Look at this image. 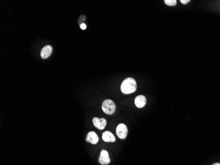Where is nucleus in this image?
I'll list each match as a JSON object with an SVG mask.
<instances>
[{"mask_svg":"<svg viewBox=\"0 0 220 165\" xmlns=\"http://www.w3.org/2000/svg\"><path fill=\"white\" fill-rule=\"evenodd\" d=\"M99 163L102 165H106L110 163V159L108 152L106 150H102L100 153V156L98 160Z\"/></svg>","mask_w":220,"mask_h":165,"instance_id":"20e7f679","label":"nucleus"},{"mask_svg":"<svg viewBox=\"0 0 220 165\" xmlns=\"http://www.w3.org/2000/svg\"><path fill=\"white\" fill-rule=\"evenodd\" d=\"M137 90V83L132 77L125 79L121 83V91L124 94H130Z\"/></svg>","mask_w":220,"mask_h":165,"instance_id":"f257e3e1","label":"nucleus"},{"mask_svg":"<svg viewBox=\"0 0 220 165\" xmlns=\"http://www.w3.org/2000/svg\"><path fill=\"white\" fill-rule=\"evenodd\" d=\"M52 47L50 45H47L44 46L40 52L41 57L43 59L48 58L51 55V52H52Z\"/></svg>","mask_w":220,"mask_h":165,"instance_id":"6e6552de","label":"nucleus"},{"mask_svg":"<svg viewBox=\"0 0 220 165\" xmlns=\"http://www.w3.org/2000/svg\"><path fill=\"white\" fill-rule=\"evenodd\" d=\"M98 137L97 134L94 131H90L87 134L86 141L88 143H90L93 145H95L98 142Z\"/></svg>","mask_w":220,"mask_h":165,"instance_id":"423d86ee","label":"nucleus"},{"mask_svg":"<svg viewBox=\"0 0 220 165\" xmlns=\"http://www.w3.org/2000/svg\"><path fill=\"white\" fill-rule=\"evenodd\" d=\"M146 103V98L143 95L137 96L134 99V104L137 108H143Z\"/></svg>","mask_w":220,"mask_h":165,"instance_id":"0eeeda50","label":"nucleus"},{"mask_svg":"<svg viewBox=\"0 0 220 165\" xmlns=\"http://www.w3.org/2000/svg\"><path fill=\"white\" fill-rule=\"evenodd\" d=\"M164 2L166 5L170 6H174L177 4L176 0H165Z\"/></svg>","mask_w":220,"mask_h":165,"instance_id":"9d476101","label":"nucleus"},{"mask_svg":"<svg viewBox=\"0 0 220 165\" xmlns=\"http://www.w3.org/2000/svg\"><path fill=\"white\" fill-rule=\"evenodd\" d=\"M81 29L82 30H85L86 29V25L85 24V23H82L81 25Z\"/></svg>","mask_w":220,"mask_h":165,"instance_id":"9b49d317","label":"nucleus"},{"mask_svg":"<svg viewBox=\"0 0 220 165\" xmlns=\"http://www.w3.org/2000/svg\"><path fill=\"white\" fill-rule=\"evenodd\" d=\"M181 2L183 4H186L188 2H189V0H181Z\"/></svg>","mask_w":220,"mask_h":165,"instance_id":"f8f14e48","label":"nucleus"},{"mask_svg":"<svg viewBox=\"0 0 220 165\" xmlns=\"http://www.w3.org/2000/svg\"><path fill=\"white\" fill-rule=\"evenodd\" d=\"M102 108V110L106 114H113L116 110L115 103L110 99H106L103 102Z\"/></svg>","mask_w":220,"mask_h":165,"instance_id":"f03ea898","label":"nucleus"},{"mask_svg":"<svg viewBox=\"0 0 220 165\" xmlns=\"http://www.w3.org/2000/svg\"><path fill=\"white\" fill-rule=\"evenodd\" d=\"M93 124L96 128L99 130H103L106 126L107 122L104 118H94L92 120Z\"/></svg>","mask_w":220,"mask_h":165,"instance_id":"39448f33","label":"nucleus"},{"mask_svg":"<svg viewBox=\"0 0 220 165\" xmlns=\"http://www.w3.org/2000/svg\"><path fill=\"white\" fill-rule=\"evenodd\" d=\"M212 165H220V164L219 163H215V164H214Z\"/></svg>","mask_w":220,"mask_h":165,"instance_id":"ddd939ff","label":"nucleus"},{"mask_svg":"<svg viewBox=\"0 0 220 165\" xmlns=\"http://www.w3.org/2000/svg\"><path fill=\"white\" fill-rule=\"evenodd\" d=\"M102 139L105 142H115V138L114 134L109 131H106L104 132L102 134Z\"/></svg>","mask_w":220,"mask_h":165,"instance_id":"1a4fd4ad","label":"nucleus"},{"mask_svg":"<svg viewBox=\"0 0 220 165\" xmlns=\"http://www.w3.org/2000/svg\"><path fill=\"white\" fill-rule=\"evenodd\" d=\"M116 134L121 139H125L127 138L128 134L127 127L124 124H120L116 128Z\"/></svg>","mask_w":220,"mask_h":165,"instance_id":"7ed1b4c3","label":"nucleus"}]
</instances>
